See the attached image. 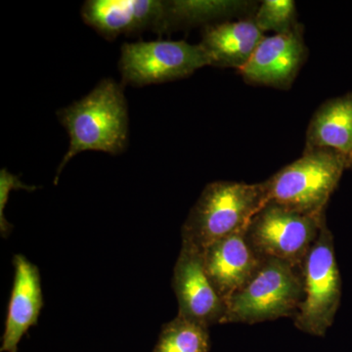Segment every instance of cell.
<instances>
[{
	"label": "cell",
	"instance_id": "3",
	"mask_svg": "<svg viewBox=\"0 0 352 352\" xmlns=\"http://www.w3.org/2000/svg\"><path fill=\"white\" fill-rule=\"evenodd\" d=\"M303 298L300 267L261 258L252 277L226 302L221 324H256L296 316Z\"/></svg>",
	"mask_w": 352,
	"mask_h": 352
},
{
	"label": "cell",
	"instance_id": "14",
	"mask_svg": "<svg viewBox=\"0 0 352 352\" xmlns=\"http://www.w3.org/2000/svg\"><path fill=\"white\" fill-rule=\"evenodd\" d=\"M329 149L349 157L352 150V92L324 102L307 127L305 151Z\"/></svg>",
	"mask_w": 352,
	"mask_h": 352
},
{
	"label": "cell",
	"instance_id": "12",
	"mask_svg": "<svg viewBox=\"0 0 352 352\" xmlns=\"http://www.w3.org/2000/svg\"><path fill=\"white\" fill-rule=\"evenodd\" d=\"M14 284L9 302L1 352H18L25 333L38 324L43 307V289L38 266L22 254L13 258Z\"/></svg>",
	"mask_w": 352,
	"mask_h": 352
},
{
	"label": "cell",
	"instance_id": "18",
	"mask_svg": "<svg viewBox=\"0 0 352 352\" xmlns=\"http://www.w3.org/2000/svg\"><path fill=\"white\" fill-rule=\"evenodd\" d=\"M14 189H25L28 191H34L38 189L36 186H29L21 182L18 176L9 173L6 168H2L0 171V227H1L2 235H7L12 226L6 221L4 217V208L8 201L9 193Z\"/></svg>",
	"mask_w": 352,
	"mask_h": 352
},
{
	"label": "cell",
	"instance_id": "11",
	"mask_svg": "<svg viewBox=\"0 0 352 352\" xmlns=\"http://www.w3.org/2000/svg\"><path fill=\"white\" fill-rule=\"evenodd\" d=\"M203 258L206 272L224 303L252 277L261 261L248 242L245 229L208 245Z\"/></svg>",
	"mask_w": 352,
	"mask_h": 352
},
{
	"label": "cell",
	"instance_id": "9",
	"mask_svg": "<svg viewBox=\"0 0 352 352\" xmlns=\"http://www.w3.org/2000/svg\"><path fill=\"white\" fill-rule=\"evenodd\" d=\"M307 57L300 25L287 34L265 36L239 73L250 85L287 90L295 82Z\"/></svg>",
	"mask_w": 352,
	"mask_h": 352
},
{
	"label": "cell",
	"instance_id": "1",
	"mask_svg": "<svg viewBox=\"0 0 352 352\" xmlns=\"http://www.w3.org/2000/svg\"><path fill=\"white\" fill-rule=\"evenodd\" d=\"M69 136V147L58 166L55 184L64 166L85 151L119 155L129 140V113L122 85L104 78L85 97L57 113Z\"/></svg>",
	"mask_w": 352,
	"mask_h": 352
},
{
	"label": "cell",
	"instance_id": "19",
	"mask_svg": "<svg viewBox=\"0 0 352 352\" xmlns=\"http://www.w3.org/2000/svg\"><path fill=\"white\" fill-rule=\"evenodd\" d=\"M347 168H351V170H352V150L351 155L347 157Z\"/></svg>",
	"mask_w": 352,
	"mask_h": 352
},
{
	"label": "cell",
	"instance_id": "6",
	"mask_svg": "<svg viewBox=\"0 0 352 352\" xmlns=\"http://www.w3.org/2000/svg\"><path fill=\"white\" fill-rule=\"evenodd\" d=\"M325 222L326 214H300L270 201L252 217L245 237L259 258L300 267Z\"/></svg>",
	"mask_w": 352,
	"mask_h": 352
},
{
	"label": "cell",
	"instance_id": "5",
	"mask_svg": "<svg viewBox=\"0 0 352 352\" xmlns=\"http://www.w3.org/2000/svg\"><path fill=\"white\" fill-rule=\"evenodd\" d=\"M303 298L294 324L308 335L324 337L335 321L342 298V278L327 221L300 265Z\"/></svg>",
	"mask_w": 352,
	"mask_h": 352
},
{
	"label": "cell",
	"instance_id": "2",
	"mask_svg": "<svg viewBox=\"0 0 352 352\" xmlns=\"http://www.w3.org/2000/svg\"><path fill=\"white\" fill-rule=\"evenodd\" d=\"M266 203L263 182L210 183L183 224L182 244L203 252L212 243L247 229Z\"/></svg>",
	"mask_w": 352,
	"mask_h": 352
},
{
	"label": "cell",
	"instance_id": "17",
	"mask_svg": "<svg viewBox=\"0 0 352 352\" xmlns=\"http://www.w3.org/2000/svg\"><path fill=\"white\" fill-rule=\"evenodd\" d=\"M254 23L261 32L287 34L298 27L293 0H264L256 10Z\"/></svg>",
	"mask_w": 352,
	"mask_h": 352
},
{
	"label": "cell",
	"instance_id": "4",
	"mask_svg": "<svg viewBox=\"0 0 352 352\" xmlns=\"http://www.w3.org/2000/svg\"><path fill=\"white\" fill-rule=\"evenodd\" d=\"M346 168L347 157L339 152L303 151L300 159L263 182L267 203L300 214H325L328 201Z\"/></svg>",
	"mask_w": 352,
	"mask_h": 352
},
{
	"label": "cell",
	"instance_id": "13",
	"mask_svg": "<svg viewBox=\"0 0 352 352\" xmlns=\"http://www.w3.org/2000/svg\"><path fill=\"white\" fill-rule=\"evenodd\" d=\"M264 38L254 19L226 21L206 25L200 43L210 56V66L239 72Z\"/></svg>",
	"mask_w": 352,
	"mask_h": 352
},
{
	"label": "cell",
	"instance_id": "8",
	"mask_svg": "<svg viewBox=\"0 0 352 352\" xmlns=\"http://www.w3.org/2000/svg\"><path fill=\"white\" fill-rule=\"evenodd\" d=\"M173 288L177 298L178 316L208 329L221 324L226 303L206 272L200 250L182 244L173 270Z\"/></svg>",
	"mask_w": 352,
	"mask_h": 352
},
{
	"label": "cell",
	"instance_id": "7",
	"mask_svg": "<svg viewBox=\"0 0 352 352\" xmlns=\"http://www.w3.org/2000/svg\"><path fill=\"white\" fill-rule=\"evenodd\" d=\"M206 66H210V59L201 43L138 41L124 43L120 48L122 83L133 87L180 80Z\"/></svg>",
	"mask_w": 352,
	"mask_h": 352
},
{
	"label": "cell",
	"instance_id": "10",
	"mask_svg": "<svg viewBox=\"0 0 352 352\" xmlns=\"http://www.w3.org/2000/svg\"><path fill=\"white\" fill-rule=\"evenodd\" d=\"M82 17L104 38L134 34L152 30L166 32V1L160 0H88L83 4Z\"/></svg>",
	"mask_w": 352,
	"mask_h": 352
},
{
	"label": "cell",
	"instance_id": "16",
	"mask_svg": "<svg viewBox=\"0 0 352 352\" xmlns=\"http://www.w3.org/2000/svg\"><path fill=\"white\" fill-rule=\"evenodd\" d=\"M208 329L176 316L164 324L153 352H210Z\"/></svg>",
	"mask_w": 352,
	"mask_h": 352
},
{
	"label": "cell",
	"instance_id": "15",
	"mask_svg": "<svg viewBox=\"0 0 352 352\" xmlns=\"http://www.w3.org/2000/svg\"><path fill=\"white\" fill-rule=\"evenodd\" d=\"M166 32L173 28L207 24L249 12L254 2L239 0H173L166 1Z\"/></svg>",
	"mask_w": 352,
	"mask_h": 352
}]
</instances>
